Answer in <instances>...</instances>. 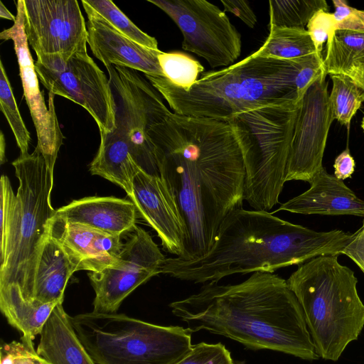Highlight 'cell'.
<instances>
[{
	"mask_svg": "<svg viewBox=\"0 0 364 364\" xmlns=\"http://www.w3.org/2000/svg\"><path fill=\"white\" fill-rule=\"evenodd\" d=\"M301 102L245 108L225 122L232 127L242 155L244 201L269 211L279 203L286 177Z\"/></svg>",
	"mask_w": 364,
	"mask_h": 364,
	"instance_id": "cell-6",
	"label": "cell"
},
{
	"mask_svg": "<svg viewBox=\"0 0 364 364\" xmlns=\"http://www.w3.org/2000/svg\"><path fill=\"white\" fill-rule=\"evenodd\" d=\"M105 68L115 107L112 132L125 141L142 171L160 176L149 130L171 111L161 95L137 70L115 65Z\"/></svg>",
	"mask_w": 364,
	"mask_h": 364,
	"instance_id": "cell-9",
	"label": "cell"
},
{
	"mask_svg": "<svg viewBox=\"0 0 364 364\" xmlns=\"http://www.w3.org/2000/svg\"><path fill=\"white\" fill-rule=\"evenodd\" d=\"M333 168L334 176L342 181L350 178L353 173L355 170V161L348 148L336 157Z\"/></svg>",
	"mask_w": 364,
	"mask_h": 364,
	"instance_id": "cell-39",
	"label": "cell"
},
{
	"mask_svg": "<svg viewBox=\"0 0 364 364\" xmlns=\"http://www.w3.org/2000/svg\"><path fill=\"white\" fill-rule=\"evenodd\" d=\"M26 300L16 285L0 288V309L9 323L33 340L41 330L56 306Z\"/></svg>",
	"mask_w": 364,
	"mask_h": 364,
	"instance_id": "cell-24",
	"label": "cell"
},
{
	"mask_svg": "<svg viewBox=\"0 0 364 364\" xmlns=\"http://www.w3.org/2000/svg\"><path fill=\"white\" fill-rule=\"evenodd\" d=\"M321 10L328 11L325 0L269 1L268 28L276 26L304 28L311 17Z\"/></svg>",
	"mask_w": 364,
	"mask_h": 364,
	"instance_id": "cell-28",
	"label": "cell"
},
{
	"mask_svg": "<svg viewBox=\"0 0 364 364\" xmlns=\"http://www.w3.org/2000/svg\"><path fill=\"white\" fill-rule=\"evenodd\" d=\"M12 165L19 186L13 219L1 251L0 288L16 285L23 298L32 302L41 250L49 221L56 212L50 200L53 176L37 146L32 154L20 155Z\"/></svg>",
	"mask_w": 364,
	"mask_h": 364,
	"instance_id": "cell-7",
	"label": "cell"
},
{
	"mask_svg": "<svg viewBox=\"0 0 364 364\" xmlns=\"http://www.w3.org/2000/svg\"><path fill=\"white\" fill-rule=\"evenodd\" d=\"M255 56L279 60H294L316 53L314 45L305 28L272 26Z\"/></svg>",
	"mask_w": 364,
	"mask_h": 364,
	"instance_id": "cell-25",
	"label": "cell"
},
{
	"mask_svg": "<svg viewBox=\"0 0 364 364\" xmlns=\"http://www.w3.org/2000/svg\"><path fill=\"white\" fill-rule=\"evenodd\" d=\"M23 1L25 33L36 55L87 50V26L77 1Z\"/></svg>",
	"mask_w": 364,
	"mask_h": 364,
	"instance_id": "cell-14",
	"label": "cell"
},
{
	"mask_svg": "<svg viewBox=\"0 0 364 364\" xmlns=\"http://www.w3.org/2000/svg\"><path fill=\"white\" fill-rule=\"evenodd\" d=\"M166 259L149 233L136 225L116 265L87 273L95 294L92 311L117 313L134 289L161 274Z\"/></svg>",
	"mask_w": 364,
	"mask_h": 364,
	"instance_id": "cell-12",
	"label": "cell"
},
{
	"mask_svg": "<svg viewBox=\"0 0 364 364\" xmlns=\"http://www.w3.org/2000/svg\"><path fill=\"white\" fill-rule=\"evenodd\" d=\"M87 43L93 55L105 66L115 65L129 68L144 74L162 75L158 55L160 50L143 46L119 33L107 21L92 11L85 9Z\"/></svg>",
	"mask_w": 364,
	"mask_h": 364,
	"instance_id": "cell-18",
	"label": "cell"
},
{
	"mask_svg": "<svg viewBox=\"0 0 364 364\" xmlns=\"http://www.w3.org/2000/svg\"><path fill=\"white\" fill-rule=\"evenodd\" d=\"M55 214L70 223L121 235L134 229L137 212L131 200L113 196H91L73 200L56 210Z\"/></svg>",
	"mask_w": 364,
	"mask_h": 364,
	"instance_id": "cell-20",
	"label": "cell"
},
{
	"mask_svg": "<svg viewBox=\"0 0 364 364\" xmlns=\"http://www.w3.org/2000/svg\"><path fill=\"white\" fill-rule=\"evenodd\" d=\"M63 302L56 304L45 323L37 353L49 364H96L78 338Z\"/></svg>",
	"mask_w": 364,
	"mask_h": 364,
	"instance_id": "cell-21",
	"label": "cell"
},
{
	"mask_svg": "<svg viewBox=\"0 0 364 364\" xmlns=\"http://www.w3.org/2000/svg\"><path fill=\"white\" fill-rule=\"evenodd\" d=\"M324 71L304 95L296 119L286 181L310 182L322 168L331 124L328 82Z\"/></svg>",
	"mask_w": 364,
	"mask_h": 364,
	"instance_id": "cell-13",
	"label": "cell"
},
{
	"mask_svg": "<svg viewBox=\"0 0 364 364\" xmlns=\"http://www.w3.org/2000/svg\"><path fill=\"white\" fill-rule=\"evenodd\" d=\"M84 9L101 16L122 34L139 44L153 50H159L155 38L140 30L110 0H82Z\"/></svg>",
	"mask_w": 364,
	"mask_h": 364,
	"instance_id": "cell-29",
	"label": "cell"
},
{
	"mask_svg": "<svg viewBox=\"0 0 364 364\" xmlns=\"http://www.w3.org/2000/svg\"><path fill=\"white\" fill-rule=\"evenodd\" d=\"M137 214L157 233L163 248L181 258L184 232L176 204L160 176L141 169L135 176L128 196Z\"/></svg>",
	"mask_w": 364,
	"mask_h": 364,
	"instance_id": "cell-16",
	"label": "cell"
},
{
	"mask_svg": "<svg viewBox=\"0 0 364 364\" xmlns=\"http://www.w3.org/2000/svg\"><path fill=\"white\" fill-rule=\"evenodd\" d=\"M96 364H172L192 347L191 331L124 314L88 312L70 316Z\"/></svg>",
	"mask_w": 364,
	"mask_h": 364,
	"instance_id": "cell-8",
	"label": "cell"
},
{
	"mask_svg": "<svg viewBox=\"0 0 364 364\" xmlns=\"http://www.w3.org/2000/svg\"><path fill=\"white\" fill-rule=\"evenodd\" d=\"M224 10L228 11L241 19L247 26L253 28L257 21V18L246 1H221Z\"/></svg>",
	"mask_w": 364,
	"mask_h": 364,
	"instance_id": "cell-37",
	"label": "cell"
},
{
	"mask_svg": "<svg viewBox=\"0 0 364 364\" xmlns=\"http://www.w3.org/2000/svg\"><path fill=\"white\" fill-rule=\"evenodd\" d=\"M364 58V33L335 30L326 44L323 59L326 74L349 75L355 63Z\"/></svg>",
	"mask_w": 364,
	"mask_h": 364,
	"instance_id": "cell-26",
	"label": "cell"
},
{
	"mask_svg": "<svg viewBox=\"0 0 364 364\" xmlns=\"http://www.w3.org/2000/svg\"><path fill=\"white\" fill-rule=\"evenodd\" d=\"M343 254L350 257L364 273V220L362 227L353 233Z\"/></svg>",
	"mask_w": 364,
	"mask_h": 364,
	"instance_id": "cell-38",
	"label": "cell"
},
{
	"mask_svg": "<svg viewBox=\"0 0 364 364\" xmlns=\"http://www.w3.org/2000/svg\"><path fill=\"white\" fill-rule=\"evenodd\" d=\"M77 272L62 246L48 232L41 250L36 270L32 302L63 301L68 280Z\"/></svg>",
	"mask_w": 364,
	"mask_h": 364,
	"instance_id": "cell-22",
	"label": "cell"
},
{
	"mask_svg": "<svg viewBox=\"0 0 364 364\" xmlns=\"http://www.w3.org/2000/svg\"><path fill=\"white\" fill-rule=\"evenodd\" d=\"M17 14L14 25L0 33L2 40H12L18 59L23 96L29 108L36 128L37 147L42 153L47 167L53 176L54 165L63 135L60 131L53 103L54 94L48 93V107L43 92L40 91L38 78L31 55L24 28L23 0L16 4Z\"/></svg>",
	"mask_w": 364,
	"mask_h": 364,
	"instance_id": "cell-15",
	"label": "cell"
},
{
	"mask_svg": "<svg viewBox=\"0 0 364 364\" xmlns=\"http://www.w3.org/2000/svg\"><path fill=\"white\" fill-rule=\"evenodd\" d=\"M34 65L41 84L50 92L85 108L97 123L100 134L115 129V107L109 79L87 50L38 55Z\"/></svg>",
	"mask_w": 364,
	"mask_h": 364,
	"instance_id": "cell-10",
	"label": "cell"
},
{
	"mask_svg": "<svg viewBox=\"0 0 364 364\" xmlns=\"http://www.w3.org/2000/svg\"><path fill=\"white\" fill-rule=\"evenodd\" d=\"M0 17L9 19L14 22L16 21V16L9 12L1 1H0Z\"/></svg>",
	"mask_w": 364,
	"mask_h": 364,
	"instance_id": "cell-41",
	"label": "cell"
},
{
	"mask_svg": "<svg viewBox=\"0 0 364 364\" xmlns=\"http://www.w3.org/2000/svg\"><path fill=\"white\" fill-rule=\"evenodd\" d=\"M349 76L364 88V58L358 60L355 63Z\"/></svg>",
	"mask_w": 364,
	"mask_h": 364,
	"instance_id": "cell-40",
	"label": "cell"
},
{
	"mask_svg": "<svg viewBox=\"0 0 364 364\" xmlns=\"http://www.w3.org/2000/svg\"><path fill=\"white\" fill-rule=\"evenodd\" d=\"M287 282L302 307L317 354L337 361L364 327V304L353 271L338 256H319L299 265Z\"/></svg>",
	"mask_w": 364,
	"mask_h": 364,
	"instance_id": "cell-5",
	"label": "cell"
},
{
	"mask_svg": "<svg viewBox=\"0 0 364 364\" xmlns=\"http://www.w3.org/2000/svg\"><path fill=\"white\" fill-rule=\"evenodd\" d=\"M330 76L333 87L329 95V105L333 118L348 127L364 102V88L348 75L333 74Z\"/></svg>",
	"mask_w": 364,
	"mask_h": 364,
	"instance_id": "cell-27",
	"label": "cell"
},
{
	"mask_svg": "<svg viewBox=\"0 0 364 364\" xmlns=\"http://www.w3.org/2000/svg\"><path fill=\"white\" fill-rule=\"evenodd\" d=\"M324 71L323 58L316 53L294 60L251 54L222 70L203 72L188 91L164 76L144 75L174 113L226 121L254 106L299 103Z\"/></svg>",
	"mask_w": 364,
	"mask_h": 364,
	"instance_id": "cell-4",
	"label": "cell"
},
{
	"mask_svg": "<svg viewBox=\"0 0 364 364\" xmlns=\"http://www.w3.org/2000/svg\"><path fill=\"white\" fill-rule=\"evenodd\" d=\"M0 106L13 132L21 154H28L31 141L30 133L27 130L20 114L9 80L2 61H0Z\"/></svg>",
	"mask_w": 364,
	"mask_h": 364,
	"instance_id": "cell-31",
	"label": "cell"
},
{
	"mask_svg": "<svg viewBox=\"0 0 364 364\" xmlns=\"http://www.w3.org/2000/svg\"><path fill=\"white\" fill-rule=\"evenodd\" d=\"M172 364H235L230 351L222 343H200Z\"/></svg>",
	"mask_w": 364,
	"mask_h": 364,
	"instance_id": "cell-32",
	"label": "cell"
},
{
	"mask_svg": "<svg viewBox=\"0 0 364 364\" xmlns=\"http://www.w3.org/2000/svg\"><path fill=\"white\" fill-rule=\"evenodd\" d=\"M158 60L164 76L185 91L191 89L204 70L203 66L198 60L178 51H161Z\"/></svg>",
	"mask_w": 364,
	"mask_h": 364,
	"instance_id": "cell-30",
	"label": "cell"
},
{
	"mask_svg": "<svg viewBox=\"0 0 364 364\" xmlns=\"http://www.w3.org/2000/svg\"><path fill=\"white\" fill-rule=\"evenodd\" d=\"M139 170L123 139L113 132L100 134L98 151L90 165L92 175L100 176L120 186L129 196Z\"/></svg>",
	"mask_w": 364,
	"mask_h": 364,
	"instance_id": "cell-23",
	"label": "cell"
},
{
	"mask_svg": "<svg viewBox=\"0 0 364 364\" xmlns=\"http://www.w3.org/2000/svg\"><path fill=\"white\" fill-rule=\"evenodd\" d=\"M149 136L182 221L180 259H198L212 248L225 218L242 207L245 170L234 130L225 121L171 112Z\"/></svg>",
	"mask_w": 364,
	"mask_h": 364,
	"instance_id": "cell-1",
	"label": "cell"
},
{
	"mask_svg": "<svg viewBox=\"0 0 364 364\" xmlns=\"http://www.w3.org/2000/svg\"><path fill=\"white\" fill-rule=\"evenodd\" d=\"M16 201L8 176L2 175L0 179L1 251L4 248L14 216Z\"/></svg>",
	"mask_w": 364,
	"mask_h": 364,
	"instance_id": "cell-34",
	"label": "cell"
},
{
	"mask_svg": "<svg viewBox=\"0 0 364 364\" xmlns=\"http://www.w3.org/2000/svg\"><path fill=\"white\" fill-rule=\"evenodd\" d=\"M164 11L183 35L182 48L211 68L230 66L241 53V35L225 13L205 0H148Z\"/></svg>",
	"mask_w": 364,
	"mask_h": 364,
	"instance_id": "cell-11",
	"label": "cell"
},
{
	"mask_svg": "<svg viewBox=\"0 0 364 364\" xmlns=\"http://www.w3.org/2000/svg\"><path fill=\"white\" fill-rule=\"evenodd\" d=\"M303 193L282 204L275 212L303 215H355L364 218V200L342 180L322 168L309 182Z\"/></svg>",
	"mask_w": 364,
	"mask_h": 364,
	"instance_id": "cell-19",
	"label": "cell"
},
{
	"mask_svg": "<svg viewBox=\"0 0 364 364\" xmlns=\"http://www.w3.org/2000/svg\"><path fill=\"white\" fill-rule=\"evenodd\" d=\"M361 127H362V129H363V130L364 132V117H363L362 122H361Z\"/></svg>",
	"mask_w": 364,
	"mask_h": 364,
	"instance_id": "cell-43",
	"label": "cell"
},
{
	"mask_svg": "<svg viewBox=\"0 0 364 364\" xmlns=\"http://www.w3.org/2000/svg\"><path fill=\"white\" fill-rule=\"evenodd\" d=\"M48 233L62 246L77 271L95 272L116 265L124 246L121 235L68 223L55 213L49 221Z\"/></svg>",
	"mask_w": 364,
	"mask_h": 364,
	"instance_id": "cell-17",
	"label": "cell"
},
{
	"mask_svg": "<svg viewBox=\"0 0 364 364\" xmlns=\"http://www.w3.org/2000/svg\"><path fill=\"white\" fill-rule=\"evenodd\" d=\"M335 30L364 33V11L350 6L346 1L333 0Z\"/></svg>",
	"mask_w": 364,
	"mask_h": 364,
	"instance_id": "cell-35",
	"label": "cell"
},
{
	"mask_svg": "<svg viewBox=\"0 0 364 364\" xmlns=\"http://www.w3.org/2000/svg\"><path fill=\"white\" fill-rule=\"evenodd\" d=\"M306 30L314 45L316 54L323 58V43L335 31L333 14L323 10L318 11L309 20Z\"/></svg>",
	"mask_w": 364,
	"mask_h": 364,
	"instance_id": "cell-33",
	"label": "cell"
},
{
	"mask_svg": "<svg viewBox=\"0 0 364 364\" xmlns=\"http://www.w3.org/2000/svg\"><path fill=\"white\" fill-rule=\"evenodd\" d=\"M7 364H49L34 349L33 340L23 338L11 352Z\"/></svg>",
	"mask_w": 364,
	"mask_h": 364,
	"instance_id": "cell-36",
	"label": "cell"
},
{
	"mask_svg": "<svg viewBox=\"0 0 364 364\" xmlns=\"http://www.w3.org/2000/svg\"><path fill=\"white\" fill-rule=\"evenodd\" d=\"M353 237L341 230L317 232L269 211L241 208L223 220L207 254L193 260L166 258L161 273L194 283L218 282L235 274L273 273L316 257H338Z\"/></svg>",
	"mask_w": 364,
	"mask_h": 364,
	"instance_id": "cell-3",
	"label": "cell"
},
{
	"mask_svg": "<svg viewBox=\"0 0 364 364\" xmlns=\"http://www.w3.org/2000/svg\"><path fill=\"white\" fill-rule=\"evenodd\" d=\"M1 136H0V160H1V164H4L6 161V155H5V150H6V141L4 136L3 132H0Z\"/></svg>",
	"mask_w": 364,
	"mask_h": 364,
	"instance_id": "cell-42",
	"label": "cell"
},
{
	"mask_svg": "<svg viewBox=\"0 0 364 364\" xmlns=\"http://www.w3.org/2000/svg\"><path fill=\"white\" fill-rule=\"evenodd\" d=\"M169 306L191 332L206 330L252 350L320 358L299 301L287 280L273 273L255 272L235 284L208 282Z\"/></svg>",
	"mask_w": 364,
	"mask_h": 364,
	"instance_id": "cell-2",
	"label": "cell"
}]
</instances>
